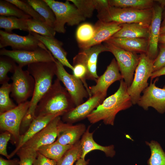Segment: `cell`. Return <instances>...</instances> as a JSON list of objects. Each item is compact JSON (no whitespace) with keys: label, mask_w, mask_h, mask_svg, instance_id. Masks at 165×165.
<instances>
[{"label":"cell","mask_w":165,"mask_h":165,"mask_svg":"<svg viewBox=\"0 0 165 165\" xmlns=\"http://www.w3.org/2000/svg\"><path fill=\"white\" fill-rule=\"evenodd\" d=\"M55 75L71 96L75 106L84 102V98L89 97V94L82 82L73 75L67 72L64 66L56 60Z\"/></svg>","instance_id":"10"},{"label":"cell","mask_w":165,"mask_h":165,"mask_svg":"<svg viewBox=\"0 0 165 165\" xmlns=\"http://www.w3.org/2000/svg\"><path fill=\"white\" fill-rule=\"evenodd\" d=\"M1 56L9 57L22 67L42 62H56V59L47 49L42 48L33 50H9L5 48L0 50Z\"/></svg>","instance_id":"11"},{"label":"cell","mask_w":165,"mask_h":165,"mask_svg":"<svg viewBox=\"0 0 165 165\" xmlns=\"http://www.w3.org/2000/svg\"><path fill=\"white\" fill-rule=\"evenodd\" d=\"M30 101L17 105L12 109L0 114L1 130L12 135V140L16 145L20 137V129L23 120L29 109Z\"/></svg>","instance_id":"9"},{"label":"cell","mask_w":165,"mask_h":165,"mask_svg":"<svg viewBox=\"0 0 165 165\" xmlns=\"http://www.w3.org/2000/svg\"><path fill=\"white\" fill-rule=\"evenodd\" d=\"M165 65V45H162L160 47L159 53L153 61V72L159 70Z\"/></svg>","instance_id":"42"},{"label":"cell","mask_w":165,"mask_h":165,"mask_svg":"<svg viewBox=\"0 0 165 165\" xmlns=\"http://www.w3.org/2000/svg\"><path fill=\"white\" fill-rule=\"evenodd\" d=\"M165 75V65L159 70L152 72L150 78L151 80L155 78Z\"/></svg>","instance_id":"45"},{"label":"cell","mask_w":165,"mask_h":165,"mask_svg":"<svg viewBox=\"0 0 165 165\" xmlns=\"http://www.w3.org/2000/svg\"><path fill=\"white\" fill-rule=\"evenodd\" d=\"M37 157L33 165H57V161L46 157L38 152Z\"/></svg>","instance_id":"43"},{"label":"cell","mask_w":165,"mask_h":165,"mask_svg":"<svg viewBox=\"0 0 165 165\" xmlns=\"http://www.w3.org/2000/svg\"><path fill=\"white\" fill-rule=\"evenodd\" d=\"M165 25V15L163 19V21H162V22L161 23V26H162Z\"/></svg>","instance_id":"50"},{"label":"cell","mask_w":165,"mask_h":165,"mask_svg":"<svg viewBox=\"0 0 165 165\" xmlns=\"http://www.w3.org/2000/svg\"><path fill=\"white\" fill-rule=\"evenodd\" d=\"M120 82L117 90L105 98L87 116L90 123L94 124L102 120L105 124L113 126L117 114L132 106L131 98L127 92V86L123 79Z\"/></svg>","instance_id":"2"},{"label":"cell","mask_w":165,"mask_h":165,"mask_svg":"<svg viewBox=\"0 0 165 165\" xmlns=\"http://www.w3.org/2000/svg\"><path fill=\"white\" fill-rule=\"evenodd\" d=\"M73 145H63L55 141L40 147L37 152L46 157L57 162Z\"/></svg>","instance_id":"27"},{"label":"cell","mask_w":165,"mask_h":165,"mask_svg":"<svg viewBox=\"0 0 165 165\" xmlns=\"http://www.w3.org/2000/svg\"><path fill=\"white\" fill-rule=\"evenodd\" d=\"M93 37L89 42L78 44L79 48L84 50L101 44L111 38L121 28V24L114 22H106L98 20L94 26Z\"/></svg>","instance_id":"18"},{"label":"cell","mask_w":165,"mask_h":165,"mask_svg":"<svg viewBox=\"0 0 165 165\" xmlns=\"http://www.w3.org/2000/svg\"><path fill=\"white\" fill-rule=\"evenodd\" d=\"M11 92V83L2 85L0 88V114L12 109L17 106L10 97Z\"/></svg>","instance_id":"35"},{"label":"cell","mask_w":165,"mask_h":165,"mask_svg":"<svg viewBox=\"0 0 165 165\" xmlns=\"http://www.w3.org/2000/svg\"><path fill=\"white\" fill-rule=\"evenodd\" d=\"M27 20L15 16H0V28L9 33H12V31L16 29L28 32Z\"/></svg>","instance_id":"30"},{"label":"cell","mask_w":165,"mask_h":165,"mask_svg":"<svg viewBox=\"0 0 165 165\" xmlns=\"http://www.w3.org/2000/svg\"><path fill=\"white\" fill-rule=\"evenodd\" d=\"M27 70L34 78L35 86L29 109L21 125L20 134H24L28 129L35 117V110L39 102L53 84L56 70V62L32 64L28 65Z\"/></svg>","instance_id":"1"},{"label":"cell","mask_w":165,"mask_h":165,"mask_svg":"<svg viewBox=\"0 0 165 165\" xmlns=\"http://www.w3.org/2000/svg\"><path fill=\"white\" fill-rule=\"evenodd\" d=\"M123 79L115 58H113L104 73L99 77L95 85L89 87L92 95L100 94L106 96L108 88L115 82Z\"/></svg>","instance_id":"16"},{"label":"cell","mask_w":165,"mask_h":165,"mask_svg":"<svg viewBox=\"0 0 165 165\" xmlns=\"http://www.w3.org/2000/svg\"><path fill=\"white\" fill-rule=\"evenodd\" d=\"M121 28L112 37L148 39V28L138 23L121 24Z\"/></svg>","instance_id":"25"},{"label":"cell","mask_w":165,"mask_h":165,"mask_svg":"<svg viewBox=\"0 0 165 165\" xmlns=\"http://www.w3.org/2000/svg\"><path fill=\"white\" fill-rule=\"evenodd\" d=\"M17 66L10 78L11 97L17 105L23 103L32 96L35 86V79L27 70Z\"/></svg>","instance_id":"7"},{"label":"cell","mask_w":165,"mask_h":165,"mask_svg":"<svg viewBox=\"0 0 165 165\" xmlns=\"http://www.w3.org/2000/svg\"><path fill=\"white\" fill-rule=\"evenodd\" d=\"M157 79L156 78L153 83L151 80L149 86L143 91L137 104L145 110L152 107L162 114L165 112V85L162 88L157 86L156 83Z\"/></svg>","instance_id":"14"},{"label":"cell","mask_w":165,"mask_h":165,"mask_svg":"<svg viewBox=\"0 0 165 165\" xmlns=\"http://www.w3.org/2000/svg\"><path fill=\"white\" fill-rule=\"evenodd\" d=\"M61 120V116L55 118L23 146L31 148L37 151L40 147L54 142L57 137L58 125Z\"/></svg>","instance_id":"19"},{"label":"cell","mask_w":165,"mask_h":165,"mask_svg":"<svg viewBox=\"0 0 165 165\" xmlns=\"http://www.w3.org/2000/svg\"><path fill=\"white\" fill-rule=\"evenodd\" d=\"M152 8L139 10L109 6L97 11V17L99 20L104 22L120 24L138 23L149 27L152 20Z\"/></svg>","instance_id":"4"},{"label":"cell","mask_w":165,"mask_h":165,"mask_svg":"<svg viewBox=\"0 0 165 165\" xmlns=\"http://www.w3.org/2000/svg\"><path fill=\"white\" fill-rule=\"evenodd\" d=\"M95 32L94 26L89 23H84L77 28L76 36L78 44L86 43L94 36Z\"/></svg>","instance_id":"37"},{"label":"cell","mask_w":165,"mask_h":165,"mask_svg":"<svg viewBox=\"0 0 165 165\" xmlns=\"http://www.w3.org/2000/svg\"><path fill=\"white\" fill-rule=\"evenodd\" d=\"M104 42L109 51L114 56L123 79L129 87L133 82L134 72L139 63V56L118 47L107 41Z\"/></svg>","instance_id":"8"},{"label":"cell","mask_w":165,"mask_h":165,"mask_svg":"<svg viewBox=\"0 0 165 165\" xmlns=\"http://www.w3.org/2000/svg\"><path fill=\"white\" fill-rule=\"evenodd\" d=\"M106 97L100 94L92 95L86 101L64 113L62 116V120L72 124L87 118L102 102Z\"/></svg>","instance_id":"15"},{"label":"cell","mask_w":165,"mask_h":165,"mask_svg":"<svg viewBox=\"0 0 165 165\" xmlns=\"http://www.w3.org/2000/svg\"><path fill=\"white\" fill-rule=\"evenodd\" d=\"M109 6L116 7L143 10L152 9L154 1L152 0H109Z\"/></svg>","instance_id":"28"},{"label":"cell","mask_w":165,"mask_h":165,"mask_svg":"<svg viewBox=\"0 0 165 165\" xmlns=\"http://www.w3.org/2000/svg\"><path fill=\"white\" fill-rule=\"evenodd\" d=\"M151 150V156L147 161L148 165H165V152L157 141H145Z\"/></svg>","instance_id":"32"},{"label":"cell","mask_w":165,"mask_h":165,"mask_svg":"<svg viewBox=\"0 0 165 165\" xmlns=\"http://www.w3.org/2000/svg\"><path fill=\"white\" fill-rule=\"evenodd\" d=\"M75 106L65 87L57 78L39 102L35 116L64 114Z\"/></svg>","instance_id":"3"},{"label":"cell","mask_w":165,"mask_h":165,"mask_svg":"<svg viewBox=\"0 0 165 165\" xmlns=\"http://www.w3.org/2000/svg\"><path fill=\"white\" fill-rule=\"evenodd\" d=\"M106 51H109L108 49L102 44L82 50L74 57L73 65L80 64L84 65L87 71L86 79L96 82L99 77L97 72L98 56Z\"/></svg>","instance_id":"13"},{"label":"cell","mask_w":165,"mask_h":165,"mask_svg":"<svg viewBox=\"0 0 165 165\" xmlns=\"http://www.w3.org/2000/svg\"><path fill=\"white\" fill-rule=\"evenodd\" d=\"M82 149L80 140L74 145L57 162V165H73L81 158Z\"/></svg>","instance_id":"36"},{"label":"cell","mask_w":165,"mask_h":165,"mask_svg":"<svg viewBox=\"0 0 165 165\" xmlns=\"http://www.w3.org/2000/svg\"><path fill=\"white\" fill-rule=\"evenodd\" d=\"M86 129V126L83 124L73 125L71 123H64L61 120L58 125L56 141L63 145H74L79 141Z\"/></svg>","instance_id":"20"},{"label":"cell","mask_w":165,"mask_h":165,"mask_svg":"<svg viewBox=\"0 0 165 165\" xmlns=\"http://www.w3.org/2000/svg\"><path fill=\"white\" fill-rule=\"evenodd\" d=\"M38 153L37 151L33 148L22 147L16 153L19 158V165H33Z\"/></svg>","instance_id":"38"},{"label":"cell","mask_w":165,"mask_h":165,"mask_svg":"<svg viewBox=\"0 0 165 165\" xmlns=\"http://www.w3.org/2000/svg\"><path fill=\"white\" fill-rule=\"evenodd\" d=\"M163 8L158 5L152 8L151 22L148 28V47L147 53L148 57L154 61L158 55V47Z\"/></svg>","instance_id":"17"},{"label":"cell","mask_w":165,"mask_h":165,"mask_svg":"<svg viewBox=\"0 0 165 165\" xmlns=\"http://www.w3.org/2000/svg\"><path fill=\"white\" fill-rule=\"evenodd\" d=\"M11 138V134L7 131H5L0 135V154L8 159H9V156L7 152V146L8 142Z\"/></svg>","instance_id":"41"},{"label":"cell","mask_w":165,"mask_h":165,"mask_svg":"<svg viewBox=\"0 0 165 165\" xmlns=\"http://www.w3.org/2000/svg\"><path fill=\"white\" fill-rule=\"evenodd\" d=\"M28 32H34L40 35L54 37L56 31L54 28L45 22L31 18L27 20Z\"/></svg>","instance_id":"31"},{"label":"cell","mask_w":165,"mask_h":165,"mask_svg":"<svg viewBox=\"0 0 165 165\" xmlns=\"http://www.w3.org/2000/svg\"><path fill=\"white\" fill-rule=\"evenodd\" d=\"M16 62L7 56L0 57V83L1 85L9 83L10 79L8 75L9 72L13 73L17 66Z\"/></svg>","instance_id":"33"},{"label":"cell","mask_w":165,"mask_h":165,"mask_svg":"<svg viewBox=\"0 0 165 165\" xmlns=\"http://www.w3.org/2000/svg\"><path fill=\"white\" fill-rule=\"evenodd\" d=\"M156 1L158 2L160 5V6L163 8L165 6V0H156Z\"/></svg>","instance_id":"48"},{"label":"cell","mask_w":165,"mask_h":165,"mask_svg":"<svg viewBox=\"0 0 165 165\" xmlns=\"http://www.w3.org/2000/svg\"><path fill=\"white\" fill-rule=\"evenodd\" d=\"M15 5L26 14L34 19L45 22L44 18L40 16L26 0H6Z\"/></svg>","instance_id":"39"},{"label":"cell","mask_w":165,"mask_h":165,"mask_svg":"<svg viewBox=\"0 0 165 165\" xmlns=\"http://www.w3.org/2000/svg\"><path fill=\"white\" fill-rule=\"evenodd\" d=\"M159 43H161L163 45H165V33L160 35Z\"/></svg>","instance_id":"47"},{"label":"cell","mask_w":165,"mask_h":165,"mask_svg":"<svg viewBox=\"0 0 165 165\" xmlns=\"http://www.w3.org/2000/svg\"><path fill=\"white\" fill-rule=\"evenodd\" d=\"M108 41L125 50L135 53H147L148 42L147 39L111 37Z\"/></svg>","instance_id":"23"},{"label":"cell","mask_w":165,"mask_h":165,"mask_svg":"<svg viewBox=\"0 0 165 165\" xmlns=\"http://www.w3.org/2000/svg\"><path fill=\"white\" fill-rule=\"evenodd\" d=\"M90 128L89 126L80 140L82 152L81 158L84 159L88 153L94 150H100L104 152L106 156L113 157L116 154L114 146H103L97 143L93 138L94 132H90Z\"/></svg>","instance_id":"24"},{"label":"cell","mask_w":165,"mask_h":165,"mask_svg":"<svg viewBox=\"0 0 165 165\" xmlns=\"http://www.w3.org/2000/svg\"><path fill=\"white\" fill-rule=\"evenodd\" d=\"M63 115L59 114L35 117L27 130L24 134L20 135L16 148L9 155V159L16 154L18 150L27 141L45 127L53 119Z\"/></svg>","instance_id":"21"},{"label":"cell","mask_w":165,"mask_h":165,"mask_svg":"<svg viewBox=\"0 0 165 165\" xmlns=\"http://www.w3.org/2000/svg\"><path fill=\"white\" fill-rule=\"evenodd\" d=\"M74 67L73 75L77 78L79 79L82 82L85 87L89 94V97L92 96L89 87L86 82V80L87 74L86 69L85 67L80 64H77L73 65Z\"/></svg>","instance_id":"40"},{"label":"cell","mask_w":165,"mask_h":165,"mask_svg":"<svg viewBox=\"0 0 165 165\" xmlns=\"http://www.w3.org/2000/svg\"><path fill=\"white\" fill-rule=\"evenodd\" d=\"M165 33V25L161 26L160 29V34H163Z\"/></svg>","instance_id":"49"},{"label":"cell","mask_w":165,"mask_h":165,"mask_svg":"<svg viewBox=\"0 0 165 165\" xmlns=\"http://www.w3.org/2000/svg\"><path fill=\"white\" fill-rule=\"evenodd\" d=\"M53 11L56 20L53 28L56 32L64 33L66 24L69 26L79 24L86 18L69 0L64 2L54 0H44Z\"/></svg>","instance_id":"5"},{"label":"cell","mask_w":165,"mask_h":165,"mask_svg":"<svg viewBox=\"0 0 165 165\" xmlns=\"http://www.w3.org/2000/svg\"><path fill=\"white\" fill-rule=\"evenodd\" d=\"M79 10L86 18L91 17L94 11H97L108 6V0H69Z\"/></svg>","instance_id":"26"},{"label":"cell","mask_w":165,"mask_h":165,"mask_svg":"<svg viewBox=\"0 0 165 165\" xmlns=\"http://www.w3.org/2000/svg\"><path fill=\"white\" fill-rule=\"evenodd\" d=\"M9 46L14 50H33L42 48L47 49L30 32L26 36L0 30V48Z\"/></svg>","instance_id":"12"},{"label":"cell","mask_w":165,"mask_h":165,"mask_svg":"<svg viewBox=\"0 0 165 165\" xmlns=\"http://www.w3.org/2000/svg\"><path fill=\"white\" fill-rule=\"evenodd\" d=\"M89 162V160H86L85 159L80 158L76 161L75 165H87Z\"/></svg>","instance_id":"46"},{"label":"cell","mask_w":165,"mask_h":165,"mask_svg":"<svg viewBox=\"0 0 165 165\" xmlns=\"http://www.w3.org/2000/svg\"><path fill=\"white\" fill-rule=\"evenodd\" d=\"M20 160L15 158L13 159H5L0 157V165H19Z\"/></svg>","instance_id":"44"},{"label":"cell","mask_w":165,"mask_h":165,"mask_svg":"<svg viewBox=\"0 0 165 165\" xmlns=\"http://www.w3.org/2000/svg\"><path fill=\"white\" fill-rule=\"evenodd\" d=\"M0 15L1 16H15L25 19L32 18L15 5L6 0H0Z\"/></svg>","instance_id":"34"},{"label":"cell","mask_w":165,"mask_h":165,"mask_svg":"<svg viewBox=\"0 0 165 165\" xmlns=\"http://www.w3.org/2000/svg\"><path fill=\"white\" fill-rule=\"evenodd\" d=\"M29 32L42 43L53 57L64 66L73 70L74 67L67 58V53L63 48V44L61 42L54 37L43 36L34 32Z\"/></svg>","instance_id":"22"},{"label":"cell","mask_w":165,"mask_h":165,"mask_svg":"<svg viewBox=\"0 0 165 165\" xmlns=\"http://www.w3.org/2000/svg\"><path fill=\"white\" fill-rule=\"evenodd\" d=\"M139 57L133 82L127 90L133 105L137 104L141 92L148 87V80L153 72L154 61L146 53H141Z\"/></svg>","instance_id":"6"},{"label":"cell","mask_w":165,"mask_h":165,"mask_svg":"<svg viewBox=\"0 0 165 165\" xmlns=\"http://www.w3.org/2000/svg\"><path fill=\"white\" fill-rule=\"evenodd\" d=\"M26 1L45 19V22L53 28L56 19L50 7L44 0H27Z\"/></svg>","instance_id":"29"}]
</instances>
